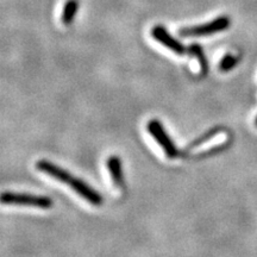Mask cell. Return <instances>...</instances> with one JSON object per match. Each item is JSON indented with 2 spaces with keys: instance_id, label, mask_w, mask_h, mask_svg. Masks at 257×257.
I'll list each match as a JSON object with an SVG mask.
<instances>
[{
  "instance_id": "6da1fadb",
  "label": "cell",
  "mask_w": 257,
  "mask_h": 257,
  "mask_svg": "<svg viewBox=\"0 0 257 257\" xmlns=\"http://www.w3.org/2000/svg\"><path fill=\"white\" fill-rule=\"evenodd\" d=\"M36 168L44 174L56 179L57 181L69 185L74 189V192L78 193L80 197L88 201L89 204L94 205V206H100L102 204V197L95 189H93L91 186L83 182L81 179L74 178L67 170L60 168L59 166H55L47 160H41L37 161Z\"/></svg>"
},
{
  "instance_id": "7a4b0ae2",
  "label": "cell",
  "mask_w": 257,
  "mask_h": 257,
  "mask_svg": "<svg viewBox=\"0 0 257 257\" xmlns=\"http://www.w3.org/2000/svg\"><path fill=\"white\" fill-rule=\"evenodd\" d=\"M2 202L6 205H22V206H34L40 208H50L53 200L43 195L23 194V193L5 192L2 194Z\"/></svg>"
},
{
  "instance_id": "3957f363",
  "label": "cell",
  "mask_w": 257,
  "mask_h": 257,
  "mask_svg": "<svg viewBox=\"0 0 257 257\" xmlns=\"http://www.w3.org/2000/svg\"><path fill=\"white\" fill-rule=\"evenodd\" d=\"M148 133H149L152 136L155 138V141L159 143V146L165 150L166 155L168 159H175L180 155L179 149L175 147L174 142L172 141V138L168 136L167 131L163 127V125L161 124L160 120L157 119H152L148 121L147 125Z\"/></svg>"
},
{
  "instance_id": "277c9868",
  "label": "cell",
  "mask_w": 257,
  "mask_h": 257,
  "mask_svg": "<svg viewBox=\"0 0 257 257\" xmlns=\"http://www.w3.org/2000/svg\"><path fill=\"white\" fill-rule=\"evenodd\" d=\"M230 18L226 16H221L213 19L212 22L208 23L197 25V27L192 28H185L179 31L181 36H207V35H213L217 32L226 30L230 27Z\"/></svg>"
},
{
  "instance_id": "5b68a950",
  "label": "cell",
  "mask_w": 257,
  "mask_h": 257,
  "mask_svg": "<svg viewBox=\"0 0 257 257\" xmlns=\"http://www.w3.org/2000/svg\"><path fill=\"white\" fill-rule=\"evenodd\" d=\"M152 36L154 40L157 41L166 48H168L173 53L178 54V55H184L186 50H187L179 41H176L174 37L170 36L168 31L163 27H161V25H156V27L152 29Z\"/></svg>"
},
{
  "instance_id": "8992f818",
  "label": "cell",
  "mask_w": 257,
  "mask_h": 257,
  "mask_svg": "<svg viewBox=\"0 0 257 257\" xmlns=\"http://www.w3.org/2000/svg\"><path fill=\"white\" fill-rule=\"evenodd\" d=\"M107 169L110 172L112 182L117 187H123L124 178L123 172H121V161L118 156H110L107 160Z\"/></svg>"
},
{
  "instance_id": "52a82bcc",
  "label": "cell",
  "mask_w": 257,
  "mask_h": 257,
  "mask_svg": "<svg viewBox=\"0 0 257 257\" xmlns=\"http://www.w3.org/2000/svg\"><path fill=\"white\" fill-rule=\"evenodd\" d=\"M188 50L189 53L193 54L195 57H197L199 64H200V69H201V75L205 76L206 74L208 73V62H207V59L206 56H205V53L204 50H202L201 46H199V44L194 43V44H191V46L188 47Z\"/></svg>"
},
{
  "instance_id": "ba28073f",
  "label": "cell",
  "mask_w": 257,
  "mask_h": 257,
  "mask_svg": "<svg viewBox=\"0 0 257 257\" xmlns=\"http://www.w3.org/2000/svg\"><path fill=\"white\" fill-rule=\"evenodd\" d=\"M79 4L76 0H69L64 4L63 12H62V23L64 25H69L73 22L74 17H75L76 11H78Z\"/></svg>"
},
{
  "instance_id": "9c48e42d",
  "label": "cell",
  "mask_w": 257,
  "mask_h": 257,
  "mask_svg": "<svg viewBox=\"0 0 257 257\" xmlns=\"http://www.w3.org/2000/svg\"><path fill=\"white\" fill-rule=\"evenodd\" d=\"M237 62H238V59H237V56L232 55V54H226V55H225L223 59L220 60L219 69L224 73L230 72L231 69L234 68V66H236Z\"/></svg>"
},
{
  "instance_id": "30bf717a",
  "label": "cell",
  "mask_w": 257,
  "mask_h": 257,
  "mask_svg": "<svg viewBox=\"0 0 257 257\" xmlns=\"http://www.w3.org/2000/svg\"><path fill=\"white\" fill-rule=\"evenodd\" d=\"M218 131H219V128H212V130L207 131V133L205 134L204 136L200 137V138H198V140H195L194 142H193L192 144H189L187 149H194V148H197L198 146H200V144L204 143L205 141H207L208 138H212V137H213L214 135H216V134L218 133Z\"/></svg>"
},
{
  "instance_id": "8fae6325",
  "label": "cell",
  "mask_w": 257,
  "mask_h": 257,
  "mask_svg": "<svg viewBox=\"0 0 257 257\" xmlns=\"http://www.w3.org/2000/svg\"><path fill=\"white\" fill-rule=\"evenodd\" d=\"M255 125L257 126V117H256V119H255Z\"/></svg>"
}]
</instances>
